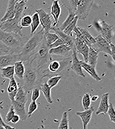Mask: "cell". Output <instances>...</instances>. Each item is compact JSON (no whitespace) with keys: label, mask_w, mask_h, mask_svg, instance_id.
I'll use <instances>...</instances> for the list:
<instances>
[{"label":"cell","mask_w":115,"mask_h":129,"mask_svg":"<svg viewBox=\"0 0 115 129\" xmlns=\"http://www.w3.org/2000/svg\"><path fill=\"white\" fill-rule=\"evenodd\" d=\"M71 62V56L53 59L46 67L40 71L41 76L43 79L61 76L66 79L69 76Z\"/></svg>","instance_id":"obj_1"},{"label":"cell","mask_w":115,"mask_h":129,"mask_svg":"<svg viewBox=\"0 0 115 129\" xmlns=\"http://www.w3.org/2000/svg\"><path fill=\"white\" fill-rule=\"evenodd\" d=\"M33 61L31 59L24 62L25 72L23 76L24 84L22 86L24 91L28 94L34 88H40L43 78H42L40 71L33 66Z\"/></svg>","instance_id":"obj_2"},{"label":"cell","mask_w":115,"mask_h":129,"mask_svg":"<svg viewBox=\"0 0 115 129\" xmlns=\"http://www.w3.org/2000/svg\"><path fill=\"white\" fill-rule=\"evenodd\" d=\"M45 34L42 28L28 37L20 53L18 54L19 61L25 62L29 60L36 53L42 41Z\"/></svg>","instance_id":"obj_3"},{"label":"cell","mask_w":115,"mask_h":129,"mask_svg":"<svg viewBox=\"0 0 115 129\" xmlns=\"http://www.w3.org/2000/svg\"><path fill=\"white\" fill-rule=\"evenodd\" d=\"M28 37H21L14 33L4 32L0 29V42L10 49L12 54L20 53Z\"/></svg>","instance_id":"obj_4"},{"label":"cell","mask_w":115,"mask_h":129,"mask_svg":"<svg viewBox=\"0 0 115 129\" xmlns=\"http://www.w3.org/2000/svg\"><path fill=\"white\" fill-rule=\"evenodd\" d=\"M50 45L47 43L44 36L36 53L30 58L32 61L36 60V69L38 71L45 68L53 59L49 53Z\"/></svg>","instance_id":"obj_5"},{"label":"cell","mask_w":115,"mask_h":129,"mask_svg":"<svg viewBox=\"0 0 115 129\" xmlns=\"http://www.w3.org/2000/svg\"><path fill=\"white\" fill-rule=\"evenodd\" d=\"M94 3V0H77L74 13L79 20H85L88 17Z\"/></svg>","instance_id":"obj_6"},{"label":"cell","mask_w":115,"mask_h":129,"mask_svg":"<svg viewBox=\"0 0 115 129\" xmlns=\"http://www.w3.org/2000/svg\"><path fill=\"white\" fill-rule=\"evenodd\" d=\"M20 20L15 18L2 22L0 24V29L3 31L8 33H16L21 37L24 35L22 32V27L20 25Z\"/></svg>","instance_id":"obj_7"},{"label":"cell","mask_w":115,"mask_h":129,"mask_svg":"<svg viewBox=\"0 0 115 129\" xmlns=\"http://www.w3.org/2000/svg\"><path fill=\"white\" fill-rule=\"evenodd\" d=\"M36 12L39 15L40 24L45 33L49 32L52 30L53 25L51 16L47 13L46 12L42 9L36 10Z\"/></svg>","instance_id":"obj_8"},{"label":"cell","mask_w":115,"mask_h":129,"mask_svg":"<svg viewBox=\"0 0 115 129\" xmlns=\"http://www.w3.org/2000/svg\"><path fill=\"white\" fill-rule=\"evenodd\" d=\"M100 20L99 28L100 35L109 43H113L114 26L109 24L104 20Z\"/></svg>","instance_id":"obj_9"},{"label":"cell","mask_w":115,"mask_h":129,"mask_svg":"<svg viewBox=\"0 0 115 129\" xmlns=\"http://www.w3.org/2000/svg\"><path fill=\"white\" fill-rule=\"evenodd\" d=\"M95 43L94 45H92V47L99 53L103 52L111 56L110 43L102 37L100 34L95 37Z\"/></svg>","instance_id":"obj_10"},{"label":"cell","mask_w":115,"mask_h":129,"mask_svg":"<svg viewBox=\"0 0 115 129\" xmlns=\"http://www.w3.org/2000/svg\"><path fill=\"white\" fill-rule=\"evenodd\" d=\"M72 62L70 67V71H73L78 75L83 78L85 77V75L83 72L81 65V61H80L78 57V53L75 48L72 49Z\"/></svg>","instance_id":"obj_11"},{"label":"cell","mask_w":115,"mask_h":129,"mask_svg":"<svg viewBox=\"0 0 115 129\" xmlns=\"http://www.w3.org/2000/svg\"><path fill=\"white\" fill-rule=\"evenodd\" d=\"M52 30L55 31V33L64 42L66 45L69 47L71 49L75 48L74 38H73L72 36H69L65 34L63 32V31L61 30L59 28V27L58 25L53 26L52 28Z\"/></svg>","instance_id":"obj_12"},{"label":"cell","mask_w":115,"mask_h":129,"mask_svg":"<svg viewBox=\"0 0 115 129\" xmlns=\"http://www.w3.org/2000/svg\"><path fill=\"white\" fill-rule=\"evenodd\" d=\"M75 48L77 53H80L82 54L84 62L88 63L89 47L81 39L76 37L74 39Z\"/></svg>","instance_id":"obj_13"},{"label":"cell","mask_w":115,"mask_h":129,"mask_svg":"<svg viewBox=\"0 0 115 129\" xmlns=\"http://www.w3.org/2000/svg\"><path fill=\"white\" fill-rule=\"evenodd\" d=\"M17 61H19L18 54H8L0 55V69L9 66H14Z\"/></svg>","instance_id":"obj_14"},{"label":"cell","mask_w":115,"mask_h":129,"mask_svg":"<svg viewBox=\"0 0 115 129\" xmlns=\"http://www.w3.org/2000/svg\"><path fill=\"white\" fill-rule=\"evenodd\" d=\"M95 109L93 107H90V108L82 112H77L76 114L77 116L81 117L82 120L83 129H87V126L92 118L93 113Z\"/></svg>","instance_id":"obj_15"},{"label":"cell","mask_w":115,"mask_h":129,"mask_svg":"<svg viewBox=\"0 0 115 129\" xmlns=\"http://www.w3.org/2000/svg\"><path fill=\"white\" fill-rule=\"evenodd\" d=\"M72 50L71 48L65 44L61 45L55 48H50L49 53L51 55L60 56L62 58L68 57V55Z\"/></svg>","instance_id":"obj_16"},{"label":"cell","mask_w":115,"mask_h":129,"mask_svg":"<svg viewBox=\"0 0 115 129\" xmlns=\"http://www.w3.org/2000/svg\"><path fill=\"white\" fill-rule=\"evenodd\" d=\"M12 105L13 106L16 114L17 115L21 121L26 120L28 117L26 112L25 104L17 102L15 100L11 101Z\"/></svg>","instance_id":"obj_17"},{"label":"cell","mask_w":115,"mask_h":129,"mask_svg":"<svg viewBox=\"0 0 115 129\" xmlns=\"http://www.w3.org/2000/svg\"><path fill=\"white\" fill-rule=\"evenodd\" d=\"M17 1V0L9 1L6 12L1 19V22L14 18L15 15V6Z\"/></svg>","instance_id":"obj_18"},{"label":"cell","mask_w":115,"mask_h":129,"mask_svg":"<svg viewBox=\"0 0 115 129\" xmlns=\"http://www.w3.org/2000/svg\"><path fill=\"white\" fill-rule=\"evenodd\" d=\"M109 92L103 94L101 97L100 105L96 112V115L107 113L109 106Z\"/></svg>","instance_id":"obj_19"},{"label":"cell","mask_w":115,"mask_h":129,"mask_svg":"<svg viewBox=\"0 0 115 129\" xmlns=\"http://www.w3.org/2000/svg\"><path fill=\"white\" fill-rule=\"evenodd\" d=\"M18 85L15 78L11 79L7 88L8 95L11 101L14 100L18 90Z\"/></svg>","instance_id":"obj_20"},{"label":"cell","mask_w":115,"mask_h":129,"mask_svg":"<svg viewBox=\"0 0 115 129\" xmlns=\"http://www.w3.org/2000/svg\"><path fill=\"white\" fill-rule=\"evenodd\" d=\"M61 13V7L59 4V1H54L51 7V14L55 20V24L58 25L59 22V17Z\"/></svg>","instance_id":"obj_21"},{"label":"cell","mask_w":115,"mask_h":129,"mask_svg":"<svg viewBox=\"0 0 115 129\" xmlns=\"http://www.w3.org/2000/svg\"><path fill=\"white\" fill-rule=\"evenodd\" d=\"M99 52L92 46L89 47L88 64L96 69L98 59Z\"/></svg>","instance_id":"obj_22"},{"label":"cell","mask_w":115,"mask_h":129,"mask_svg":"<svg viewBox=\"0 0 115 129\" xmlns=\"http://www.w3.org/2000/svg\"><path fill=\"white\" fill-rule=\"evenodd\" d=\"M81 65L82 69H83L86 72H87L94 80L97 81L102 80V78L99 76L95 68L82 61H81Z\"/></svg>","instance_id":"obj_23"},{"label":"cell","mask_w":115,"mask_h":129,"mask_svg":"<svg viewBox=\"0 0 115 129\" xmlns=\"http://www.w3.org/2000/svg\"><path fill=\"white\" fill-rule=\"evenodd\" d=\"M26 1L17 0L15 6V15L14 18L20 20L21 19L24 9L26 7Z\"/></svg>","instance_id":"obj_24"},{"label":"cell","mask_w":115,"mask_h":129,"mask_svg":"<svg viewBox=\"0 0 115 129\" xmlns=\"http://www.w3.org/2000/svg\"><path fill=\"white\" fill-rule=\"evenodd\" d=\"M27 93L24 91L21 86H18L17 92L14 100L17 102L25 104L28 100Z\"/></svg>","instance_id":"obj_25"},{"label":"cell","mask_w":115,"mask_h":129,"mask_svg":"<svg viewBox=\"0 0 115 129\" xmlns=\"http://www.w3.org/2000/svg\"><path fill=\"white\" fill-rule=\"evenodd\" d=\"M14 66H9L0 69L1 76L5 79H12L14 78L15 69Z\"/></svg>","instance_id":"obj_26"},{"label":"cell","mask_w":115,"mask_h":129,"mask_svg":"<svg viewBox=\"0 0 115 129\" xmlns=\"http://www.w3.org/2000/svg\"><path fill=\"white\" fill-rule=\"evenodd\" d=\"M14 67L15 75H16L18 79L23 80L25 72V67L23 62L17 61L15 63Z\"/></svg>","instance_id":"obj_27"},{"label":"cell","mask_w":115,"mask_h":129,"mask_svg":"<svg viewBox=\"0 0 115 129\" xmlns=\"http://www.w3.org/2000/svg\"><path fill=\"white\" fill-rule=\"evenodd\" d=\"M40 90L43 92L44 95L46 98L48 102L50 104H52L53 103V100L51 97V88L49 86L47 82H44L42 83L40 86Z\"/></svg>","instance_id":"obj_28"},{"label":"cell","mask_w":115,"mask_h":129,"mask_svg":"<svg viewBox=\"0 0 115 129\" xmlns=\"http://www.w3.org/2000/svg\"><path fill=\"white\" fill-rule=\"evenodd\" d=\"M79 30L80 31V32L82 33L84 38L86 39V40L87 41V42L91 44V45H93L95 43V38L93 37V36L91 34V33L89 31V30L84 28L82 27H78Z\"/></svg>","instance_id":"obj_29"},{"label":"cell","mask_w":115,"mask_h":129,"mask_svg":"<svg viewBox=\"0 0 115 129\" xmlns=\"http://www.w3.org/2000/svg\"><path fill=\"white\" fill-rule=\"evenodd\" d=\"M40 24L39 15L37 13H35L31 16V34L36 32Z\"/></svg>","instance_id":"obj_30"},{"label":"cell","mask_w":115,"mask_h":129,"mask_svg":"<svg viewBox=\"0 0 115 129\" xmlns=\"http://www.w3.org/2000/svg\"><path fill=\"white\" fill-rule=\"evenodd\" d=\"M68 11H69L68 15L67 16L66 20L62 24V25L59 27V28L62 31H63L66 27L73 20L75 17L76 16V15L73 11L70 10H68Z\"/></svg>","instance_id":"obj_31"},{"label":"cell","mask_w":115,"mask_h":129,"mask_svg":"<svg viewBox=\"0 0 115 129\" xmlns=\"http://www.w3.org/2000/svg\"><path fill=\"white\" fill-rule=\"evenodd\" d=\"M59 129H69V121L68 113L67 111L64 112L62 115L61 121L59 124Z\"/></svg>","instance_id":"obj_32"},{"label":"cell","mask_w":115,"mask_h":129,"mask_svg":"<svg viewBox=\"0 0 115 129\" xmlns=\"http://www.w3.org/2000/svg\"><path fill=\"white\" fill-rule=\"evenodd\" d=\"M78 17L76 16H75L73 20L63 30V32L69 36H72V32L75 27L76 26V24L78 23Z\"/></svg>","instance_id":"obj_33"},{"label":"cell","mask_w":115,"mask_h":129,"mask_svg":"<svg viewBox=\"0 0 115 129\" xmlns=\"http://www.w3.org/2000/svg\"><path fill=\"white\" fill-rule=\"evenodd\" d=\"M44 38L49 45H51L54 43L59 37L56 33H51L50 32L45 33Z\"/></svg>","instance_id":"obj_34"},{"label":"cell","mask_w":115,"mask_h":129,"mask_svg":"<svg viewBox=\"0 0 115 129\" xmlns=\"http://www.w3.org/2000/svg\"><path fill=\"white\" fill-rule=\"evenodd\" d=\"M91 103L90 94L86 93L82 97V104L83 107L85 110L89 109L90 108Z\"/></svg>","instance_id":"obj_35"},{"label":"cell","mask_w":115,"mask_h":129,"mask_svg":"<svg viewBox=\"0 0 115 129\" xmlns=\"http://www.w3.org/2000/svg\"><path fill=\"white\" fill-rule=\"evenodd\" d=\"M62 79V77L61 76H54L49 78L48 81H47V83L49 85L50 87L52 89L55 86H56L59 81Z\"/></svg>","instance_id":"obj_36"},{"label":"cell","mask_w":115,"mask_h":129,"mask_svg":"<svg viewBox=\"0 0 115 129\" xmlns=\"http://www.w3.org/2000/svg\"><path fill=\"white\" fill-rule=\"evenodd\" d=\"M31 16L29 15L21 17L20 19V26L23 27H27L31 25Z\"/></svg>","instance_id":"obj_37"},{"label":"cell","mask_w":115,"mask_h":129,"mask_svg":"<svg viewBox=\"0 0 115 129\" xmlns=\"http://www.w3.org/2000/svg\"><path fill=\"white\" fill-rule=\"evenodd\" d=\"M107 113L110 117V120L111 122L115 123V111L114 106L112 102L109 103V109L108 110Z\"/></svg>","instance_id":"obj_38"},{"label":"cell","mask_w":115,"mask_h":129,"mask_svg":"<svg viewBox=\"0 0 115 129\" xmlns=\"http://www.w3.org/2000/svg\"><path fill=\"white\" fill-rule=\"evenodd\" d=\"M38 108V105L36 103V101H31V103L29 104L28 112L27 113V115L28 118H30L33 114Z\"/></svg>","instance_id":"obj_39"},{"label":"cell","mask_w":115,"mask_h":129,"mask_svg":"<svg viewBox=\"0 0 115 129\" xmlns=\"http://www.w3.org/2000/svg\"><path fill=\"white\" fill-rule=\"evenodd\" d=\"M16 114L15 111L14 110V108L13 107V106L11 105L9 110L8 111V112L7 113L6 117V121L7 123H9L10 122H11L12 118L14 117V116Z\"/></svg>","instance_id":"obj_40"},{"label":"cell","mask_w":115,"mask_h":129,"mask_svg":"<svg viewBox=\"0 0 115 129\" xmlns=\"http://www.w3.org/2000/svg\"><path fill=\"white\" fill-rule=\"evenodd\" d=\"M40 88L36 87L33 89L32 94L31 96V101H36L40 95Z\"/></svg>","instance_id":"obj_41"},{"label":"cell","mask_w":115,"mask_h":129,"mask_svg":"<svg viewBox=\"0 0 115 129\" xmlns=\"http://www.w3.org/2000/svg\"><path fill=\"white\" fill-rule=\"evenodd\" d=\"M64 44H65L64 42L61 38H59L54 43H53L52 44L50 45V48H57V47H58L61 45H64Z\"/></svg>","instance_id":"obj_42"},{"label":"cell","mask_w":115,"mask_h":129,"mask_svg":"<svg viewBox=\"0 0 115 129\" xmlns=\"http://www.w3.org/2000/svg\"><path fill=\"white\" fill-rule=\"evenodd\" d=\"M0 51L4 52L5 54H12L10 49L7 47L3 43L0 42Z\"/></svg>","instance_id":"obj_43"},{"label":"cell","mask_w":115,"mask_h":129,"mask_svg":"<svg viewBox=\"0 0 115 129\" xmlns=\"http://www.w3.org/2000/svg\"><path fill=\"white\" fill-rule=\"evenodd\" d=\"M110 48H111V56L114 61L115 60V45L113 43H110Z\"/></svg>","instance_id":"obj_44"},{"label":"cell","mask_w":115,"mask_h":129,"mask_svg":"<svg viewBox=\"0 0 115 129\" xmlns=\"http://www.w3.org/2000/svg\"><path fill=\"white\" fill-rule=\"evenodd\" d=\"M19 120H20L19 117L17 114H15L14 116V117L12 118L11 122H12V123L13 124H16L19 121Z\"/></svg>","instance_id":"obj_45"},{"label":"cell","mask_w":115,"mask_h":129,"mask_svg":"<svg viewBox=\"0 0 115 129\" xmlns=\"http://www.w3.org/2000/svg\"><path fill=\"white\" fill-rule=\"evenodd\" d=\"M6 125V124L4 121V120H3V118H2V117L1 116V114L0 113V125L2 126L3 127H5Z\"/></svg>","instance_id":"obj_46"},{"label":"cell","mask_w":115,"mask_h":129,"mask_svg":"<svg viewBox=\"0 0 115 129\" xmlns=\"http://www.w3.org/2000/svg\"><path fill=\"white\" fill-rule=\"evenodd\" d=\"M99 96L98 95H94L92 97V98H91V101H96L97 100V99H98Z\"/></svg>","instance_id":"obj_47"},{"label":"cell","mask_w":115,"mask_h":129,"mask_svg":"<svg viewBox=\"0 0 115 129\" xmlns=\"http://www.w3.org/2000/svg\"><path fill=\"white\" fill-rule=\"evenodd\" d=\"M4 127H5V129H16L15 127H12L10 125H7V124H6Z\"/></svg>","instance_id":"obj_48"},{"label":"cell","mask_w":115,"mask_h":129,"mask_svg":"<svg viewBox=\"0 0 115 129\" xmlns=\"http://www.w3.org/2000/svg\"><path fill=\"white\" fill-rule=\"evenodd\" d=\"M5 54H5L4 53V52H2V51H0V55H5Z\"/></svg>","instance_id":"obj_49"},{"label":"cell","mask_w":115,"mask_h":129,"mask_svg":"<svg viewBox=\"0 0 115 129\" xmlns=\"http://www.w3.org/2000/svg\"><path fill=\"white\" fill-rule=\"evenodd\" d=\"M0 129H5V128L4 127H3V126L0 125Z\"/></svg>","instance_id":"obj_50"}]
</instances>
